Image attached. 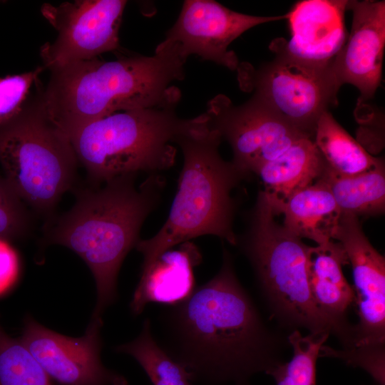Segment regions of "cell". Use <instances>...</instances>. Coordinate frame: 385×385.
Masks as SVG:
<instances>
[{
  "label": "cell",
  "mask_w": 385,
  "mask_h": 385,
  "mask_svg": "<svg viewBox=\"0 0 385 385\" xmlns=\"http://www.w3.org/2000/svg\"><path fill=\"white\" fill-rule=\"evenodd\" d=\"M342 213L371 217L385 210V170L382 162L354 175H340L327 166L321 177Z\"/></svg>",
  "instance_id": "obj_20"
},
{
  "label": "cell",
  "mask_w": 385,
  "mask_h": 385,
  "mask_svg": "<svg viewBox=\"0 0 385 385\" xmlns=\"http://www.w3.org/2000/svg\"><path fill=\"white\" fill-rule=\"evenodd\" d=\"M159 345L201 385L250 381L284 362L287 337L272 329L224 249L219 272L157 318Z\"/></svg>",
  "instance_id": "obj_1"
},
{
  "label": "cell",
  "mask_w": 385,
  "mask_h": 385,
  "mask_svg": "<svg viewBox=\"0 0 385 385\" xmlns=\"http://www.w3.org/2000/svg\"><path fill=\"white\" fill-rule=\"evenodd\" d=\"M127 1L78 0L42 5V15L57 31L53 43L41 48L51 70L90 60L119 48V29Z\"/></svg>",
  "instance_id": "obj_10"
},
{
  "label": "cell",
  "mask_w": 385,
  "mask_h": 385,
  "mask_svg": "<svg viewBox=\"0 0 385 385\" xmlns=\"http://www.w3.org/2000/svg\"><path fill=\"white\" fill-rule=\"evenodd\" d=\"M347 0H304L286 14L291 38H281L284 51L294 59L326 67L344 46L348 34L344 24Z\"/></svg>",
  "instance_id": "obj_15"
},
{
  "label": "cell",
  "mask_w": 385,
  "mask_h": 385,
  "mask_svg": "<svg viewBox=\"0 0 385 385\" xmlns=\"http://www.w3.org/2000/svg\"><path fill=\"white\" fill-rule=\"evenodd\" d=\"M286 17L242 14L212 0H186L164 41L177 43L186 59L195 54L237 71L240 62L236 53L228 49L230 44L252 27Z\"/></svg>",
  "instance_id": "obj_12"
},
{
  "label": "cell",
  "mask_w": 385,
  "mask_h": 385,
  "mask_svg": "<svg viewBox=\"0 0 385 385\" xmlns=\"http://www.w3.org/2000/svg\"><path fill=\"white\" fill-rule=\"evenodd\" d=\"M349 264L341 243L332 240L311 247L309 260V280L314 302L331 324L343 350L352 346L354 325L347 319L350 307L354 303L353 287L346 281L342 267Z\"/></svg>",
  "instance_id": "obj_16"
},
{
  "label": "cell",
  "mask_w": 385,
  "mask_h": 385,
  "mask_svg": "<svg viewBox=\"0 0 385 385\" xmlns=\"http://www.w3.org/2000/svg\"><path fill=\"white\" fill-rule=\"evenodd\" d=\"M328 333H309L303 336L299 330L287 335L292 348V359L272 369L267 375L276 385H316V364L321 347L329 337Z\"/></svg>",
  "instance_id": "obj_23"
},
{
  "label": "cell",
  "mask_w": 385,
  "mask_h": 385,
  "mask_svg": "<svg viewBox=\"0 0 385 385\" xmlns=\"http://www.w3.org/2000/svg\"><path fill=\"white\" fill-rule=\"evenodd\" d=\"M280 215H283L282 225L289 232L318 245L334 240L342 212L320 178L292 195Z\"/></svg>",
  "instance_id": "obj_19"
},
{
  "label": "cell",
  "mask_w": 385,
  "mask_h": 385,
  "mask_svg": "<svg viewBox=\"0 0 385 385\" xmlns=\"http://www.w3.org/2000/svg\"><path fill=\"white\" fill-rule=\"evenodd\" d=\"M29 215L21 198L0 178V239L21 237L30 229Z\"/></svg>",
  "instance_id": "obj_25"
},
{
  "label": "cell",
  "mask_w": 385,
  "mask_h": 385,
  "mask_svg": "<svg viewBox=\"0 0 385 385\" xmlns=\"http://www.w3.org/2000/svg\"><path fill=\"white\" fill-rule=\"evenodd\" d=\"M19 274V260L10 244L0 239V296L16 283Z\"/></svg>",
  "instance_id": "obj_27"
},
{
  "label": "cell",
  "mask_w": 385,
  "mask_h": 385,
  "mask_svg": "<svg viewBox=\"0 0 385 385\" xmlns=\"http://www.w3.org/2000/svg\"><path fill=\"white\" fill-rule=\"evenodd\" d=\"M184 243L179 250L163 252L140 274L130 303L133 315L141 314L149 303L174 304L192 292L193 269L200 262L201 255L193 244Z\"/></svg>",
  "instance_id": "obj_17"
},
{
  "label": "cell",
  "mask_w": 385,
  "mask_h": 385,
  "mask_svg": "<svg viewBox=\"0 0 385 385\" xmlns=\"http://www.w3.org/2000/svg\"><path fill=\"white\" fill-rule=\"evenodd\" d=\"M270 48L274 58L255 68L247 62L237 69L240 87L253 96L287 123L314 138L321 115L337 105V83L331 66L300 62L287 53L281 38Z\"/></svg>",
  "instance_id": "obj_8"
},
{
  "label": "cell",
  "mask_w": 385,
  "mask_h": 385,
  "mask_svg": "<svg viewBox=\"0 0 385 385\" xmlns=\"http://www.w3.org/2000/svg\"><path fill=\"white\" fill-rule=\"evenodd\" d=\"M351 264L359 322L354 324L356 356L385 361V259L364 231L351 229L340 239ZM342 350V349H341Z\"/></svg>",
  "instance_id": "obj_13"
},
{
  "label": "cell",
  "mask_w": 385,
  "mask_h": 385,
  "mask_svg": "<svg viewBox=\"0 0 385 385\" xmlns=\"http://www.w3.org/2000/svg\"><path fill=\"white\" fill-rule=\"evenodd\" d=\"M313 140L327 167L340 175L361 173L384 162L370 155L329 111L321 115Z\"/></svg>",
  "instance_id": "obj_21"
},
{
  "label": "cell",
  "mask_w": 385,
  "mask_h": 385,
  "mask_svg": "<svg viewBox=\"0 0 385 385\" xmlns=\"http://www.w3.org/2000/svg\"><path fill=\"white\" fill-rule=\"evenodd\" d=\"M78 160L41 98L0 125V163L21 200L48 215L73 185Z\"/></svg>",
  "instance_id": "obj_7"
},
{
  "label": "cell",
  "mask_w": 385,
  "mask_h": 385,
  "mask_svg": "<svg viewBox=\"0 0 385 385\" xmlns=\"http://www.w3.org/2000/svg\"><path fill=\"white\" fill-rule=\"evenodd\" d=\"M0 385H53L21 339L7 335L1 325Z\"/></svg>",
  "instance_id": "obj_24"
},
{
  "label": "cell",
  "mask_w": 385,
  "mask_h": 385,
  "mask_svg": "<svg viewBox=\"0 0 385 385\" xmlns=\"http://www.w3.org/2000/svg\"><path fill=\"white\" fill-rule=\"evenodd\" d=\"M372 385H378V384H376V383H374V384H372Z\"/></svg>",
  "instance_id": "obj_29"
},
{
  "label": "cell",
  "mask_w": 385,
  "mask_h": 385,
  "mask_svg": "<svg viewBox=\"0 0 385 385\" xmlns=\"http://www.w3.org/2000/svg\"><path fill=\"white\" fill-rule=\"evenodd\" d=\"M353 13L351 32L331 68L341 87L351 84L360 103L373 98L381 81L385 46V1H349Z\"/></svg>",
  "instance_id": "obj_14"
},
{
  "label": "cell",
  "mask_w": 385,
  "mask_h": 385,
  "mask_svg": "<svg viewBox=\"0 0 385 385\" xmlns=\"http://www.w3.org/2000/svg\"><path fill=\"white\" fill-rule=\"evenodd\" d=\"M262 191L237 245L254 270L270 317L285 330L305 329L311 334H334L331 324L317 308L310 290L311 246L276 220Z\"/></svg>",
  "instance_id": "obj_6"
},
{
  "label": "cell",
  "mask_w": 385,
  "mask_h": 385,
  "mask_svg": "<svg viewBox=\"0 0 385 385\" xmlns=\"http://www.w3.org/2000/svg\"><path fill=\"white\" fill-rule=\"evenodd\" d=\"M41 70L38 68L27 73L0 78V125L21 112L31 87Z\"/></svg>",
  "instance_id": "obj_26"
},
{
  "label": "cell",
  "mask_w": 385,
  "mask_h": 385,
  "mask_svg": "<svg viewBox=\"0 0 385 385\" xmlns=\"http://www.w3.org/2000/svg\"><path fill=\"white\" fill-rule=\"evenodd\" d=\"M186 60L177 43L163 41L153 56L73 62L51 70L41 101L48 118L68 136L115 113L180 100L172 83L184 78Z\"/></svg>",
  "instance_id": "obj_2"
},
{
  "label": "cell",
  "mask_w": 385,
  "mask_h": 385,
  "mask_svg": "<svg viewBox=\"0 0 385 385\" xmlns=\"http://www.w3.org/2000/svg\"><path fill=\"white\" fill-rule=\"evenodd\" d=\"M136 175L79 191L71 209L46 233V242L69 248L92 272L97 290L94 317H101L115 301L121 264L140 240L143 223L159 203L165 186L162 176L152 174L136 187Z\"/></svg>",
  "instance_id": "obj_3"
},
{
  "label": "cell",
  "mask_w": 385,
  "mask_h": 385,
  "mask_svg": "<svg viewBox=\"0 0 385 385\" xmlns=\"http://www.w3.org/2000/svg\"><path fill=\"white\" fill-rule=\"evenodd\" d=\"M115 351L134 358L153 385H193L186 369L157 342L148 318L144 320L141 332L135 339L117 346Z\"/></svg>",
  "instance_id": "obj_22"
},
{
  "label": "cell",
  "mask_w": 385,
  "mask_h": 385,
  "mask_svg": "<svg viewBox=\"0 0 385 385\" xmlns=\"http://www.w3.org/2000/svg\"><path fill=\"white\" fill-rule=\"evenodd\" d=\"M203 113L208 126L228 142L233 153L232 162L247 177L295 142L309 138L254 96L235 106L228 97L219 94L209 101Z\"/></svg>",
  "instance_id": "obj_9"
},
{
  "label": "cell",
  "mask_w": 385,
  "mask_h": 385,
  "mask_svg": "<svg viewBox=\"0 0 385 385\" xmlns=\"http://www.w3.org/2000/svg\"><path fill=\"white\" fill-rule=\"evenodd\" d=\"M327 166L313 139L304 138L255 174L260 177L264 185L262 192L277 216L292 195L321 178Z\"/></svg>",
  "instance_id": "obj_18"
},
{
  "label": "cell",
  "mask_w": 385,
  "mask_h": 385,
  "mask_svg": "<svg viewBox=\"0 0 385 385\" xmlns=\"http://www.w3.org/2000/svg\"><path fill=\"white\" fill-rule=\"evenodd\" d=\"M101 317L92 316L83 337L73 338L46 328L31 317L24 321L21 342L48 375L64 385H128L101 359Z\"/></svg>",
  "instance_id": "obj_11"
},
{
  "label": "cell",
  "mask_w": 385,
  "mask_h": 385,
  "mask_svg": "<svg viewBox=\"0 0 385 385\" xmlns=\"http://www.w3.org/2000/svg\"><path fill=\"white\" fill-rule=\"evenodd\" d=\"M222 140L208 126L204 113L192 118L190 126L177 138L175 144L183 155L178 190L163 227L135 246L143 257L141 274L173 246L202 235L217 236L237 245L233 230L236 203L232 191L247 177L220 156Z\"/></svg>",
  "instance_id": "obj_4"
},
{
  "label": "cell",
  "mask_w": 385,
  "mask_h": 385,
  "mask_svg": "<svg viewBox=\"0 0 385 385\" xmlns=\"http://www.w3.org/2000/svg\"><path fill=\"white\" fill-rule=\"evenodd\" d=\"M234 385H250V381H245L234 384Z\"/></svg>",
  "instance_id": "obj_28"
},
{
  "label": "cell",
  "mask_w": 385,
  "mask_h": 385,
  "mask_svg": "<svg viewBox=\"0 0 385 385\" xmlns=\"http://www.w3.org/2000/svg\"><path fill=\"white\" fill-rule=\"evenodd\" d=\"M179 100L118 112L91 121L68 137L78 161L93 183L125 175L158 174L171 168L172 145L190 125L176 113Z\"/></svg>",
  "instance_id": "obj_5"
}]
</instances>
